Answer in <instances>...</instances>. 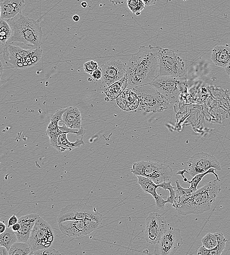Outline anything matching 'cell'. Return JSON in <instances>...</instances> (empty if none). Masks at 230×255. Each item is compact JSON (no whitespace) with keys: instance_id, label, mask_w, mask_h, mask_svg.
I'll return each mask as SVG.
<instances>
[{"instance_id":"1","label":"cell","mask_w":230,"mask_h":255,"mask_svg":"<svg viewBox=\"0 0 230 255\" xmlns=\"http://www.w3.org/2000/svg\"><path fill=\"white\" fill-rule=\"evenodd\" d=\"M160 48L152 45L142 46L132 55L127 65V88L150 84L159 76Z\"/></svg>"},{"instance_id":"2","label":"cell","mask_w":230,"mask_h":255,"mask_svg":"<svg viewBox=\"0 0 230 255\" xmlns=\"http://www.w3.org/2000/svg\"><path fill=\"white\" fill-rule=\"evenodd\" d=\"M219 181L211 180L189 195H176L172 207L180 215L200 214L209 210L221 190Z\"/></svg>"},{"instance_id":"3","label":"cell","mask_w":230,"mask_h":255,"mask_svg":"<svg viewBox=\"0 0 230 255\" xmlns=\"http://www.w3.org/2000/svg\"><path fill=\"white\" fill-rule=\"evenodd\" d=\"M6 21L11 29L10 38L6 44L20 43L29 48H40L43 32L38 21L21 13Z\"/></svg>"},{"instance_id":"4","label":"cell","mask_w":230,"mask_h":255,"mask_svg":"<svg viewBox=\"0 0 230 255\" xmlns=\"http://www.w3.org/2000/svg\"><path fill=\"white\" fill-rule=\"evenodd\" d=\"M40 48H25L14 44H6L3 47V58L10 67L25 68L36 64L42 58Z\"/></svg>"},{"instance_id":"5","label":"cell","mask_w":230,"mask_h":255,"mask_svg":"<svg viewBox=\"0 0 230 255\" xmlns=\"http://www.w3.org/2000/svg\"><path fill=\"white\" fill-rule=\"evenodd\" d=\"M139 100V110L156 113L166 109L169 101L150 84L131 88Z\"/></svg>"},{"instance_id":"6","label":"cell","mask_w":230,"mask_h":255,"mask_svg":"<svg viewBox=\"0 0 230 255\" xmlns=\"http://www.w3.org/2000/svg\"><path fill=\"white\" fill-rule=\"evenodd\" d=\"M130 171L134 176L148 178L156 184L169 181L173 174V170L169 165L151 161L133 163Z\"/></svg>"},{"instance_id":"7","label":"cell","mask_w":230,"mask_h":255,"mask_svg":"<svg viewBox=\"0 0 230 255\" xmlns=\"http://www.w3.org/2000/svg\"><path fill=\"white\" fill-rule=\"evenodd\" d=\"M67 220H92L102 223V217L91 205L75 203L66 205L60 211L57 218L58 223Z\"/></svg>"},{"instance_id":"8","label":"cell","mask_w":230,"mask_h":255,"mask_svg":"<svg viewBox=\"0 0 230 255\" xmlns=\"http://www.w3.org/2000/svg\"><path fill=\"white\" fill-rule=\"evenodd\" d=\"M186 83L184 76H158L150 83L170 102H177Z\"/></svg>"},{"instance_id":"9","label":"cell","mask_w":230,"mask_h":255,"mask_svg":"<svg viewBox=\"0 0 230 255\" xmlns=\"http://www.w3.org/2000/svg\"><path fill=\"white\" fill-rule=\"evenodd\" d=\"M159 60V76H184L186 73L185 63L174 51L161 48Z\"/></svg>"},{"instance_id":"10","label":"cell","mask_w":230,"mask_h":255,"mask_svg":"<svg viewBox=\"0 0 230 255\" xmlns=\"http://www.w3.org/2000/svg\"><path fill=\"white\" fill-rule=\"evenodd\" d=\"M53 240L52 227L40 216L34 225L27 242L32 253L39 250L48 248L51 246Z\"/></svg>"},{"instance_id":"11","label":"cell","mask_w":230,"mask_h":255,"mask_svg":"<svg viewBox=\"0 0 230 255\" xmlns=\"http://www.w3.org/2000/svg\"><path fill=\"white\" fill-rule=\"evenodd\" d=\"M180 230L178 228H169L155 244L153 254L173 255L183 245Z\"/></svg>"},{"instance_id":"12","label":"cell","mask_w":230,"mask_h":255,"mask_svg":"<svg viewBox=\"0 0 230 255\" xmlns=\"http://www.w3.org/2000/svg\"><path fill=\"white\" fill-rule=\"evenodd\" d=\"M186 173L192 178L198 174L206 172L211 168L221 170L220 163L213 155L204 152L194 154L187 162Z\"/></svg>"},{"instance_id":"13","label":"cell","mask_w":230,"mask_h":255,"mask_svg":"<svg viewBox=\"0 0 230 255\" xmlns=\"http://www.w3.org/2000/svg\"><path fill=\"white\" fill-rule=\"evenodd\" d=\"M101 223L92 220H67L58 223L61 232L68 237L87 235L97 230Z\"/></svg>"},{"instance_id":"14","label":"cell","mask_w":230,"mask_h":255,"mask_svg":"<svg viewBox=\"0 0 230 255\" xmlns=\"http://www.w3.org/2000/svg\"><path fill=\"white\" fill-rule=\"evenodd\" d=\"M167 229L164 217L157 212H151L145 220V239L148 243L155 244Z\"/></svg>"},{"instance_id":"15","label":"cell","mask_w":230,"mask_h":255,"mask_svg":"<svg viewBox=\"0 0 230 255\" xmlns=\"http://www.w3.org/2000/svg\"><path fill=\"white\" fill-rule=\"evenodd\" d=\"M102 83L107 87L122 79L127 72V66L119 59H112L102 64Z\"/></svg>"},{"instance_id":"16","label":"cell","mask_w":230,"mask_h":255,"mask_svg":"<svg viewBox=\"0 0 230 255\" xmlns=\"http://www.w3.org/2000/svg\"><path fill=\"white\" fill-rule=\"evenodd\" d=\"M135 177L137 178L138 183L143 191L151 195L153 198L156 208L160 210H163L167 202L166 200L163 199L161 195L157 193V184L148 178L139 175L135 176Z\"/></svg>"},{"instance_id":"17","label":"cell","mask_w":230,"mask_h":255,"mask_svg":"<svg viewBox=\"0 0 230 255\" xmlns=\"http://www.w3.org/2000/svg\"><path fill=\"white\" fill-rule=\"evenodd\" d=\"M25 6L24 0H3L0 3V19H12L21 13Z\"/></svg>"},{"instance_id":"18","label":"cell","mask_w":230,"mask_h":255,"mask_svg":"<svg viewBox=\"0 0 230 255\" xmlns=\"http://www.w3.org/2000/svg\"><path fill=\"white\" fill-rule=\"evenodd\" d=\"M40 217L36 214H29L19 218L20 230L16 232L18 241L28 242L31 232L36 220Z\"/></svg>"},{"instance_id":"19","label":"cell","mask_w":230,"mask_h":255,"mask_svg":"<svg viewBox=\"0 0 230 255\" xmlns=\"http://www.w3.org/2000/svg\"><path fill=\"white\" fill-rule=\"evenodd\" d=\"M118 106L124 111L138 109L139 100L136 93L131 88H126L116 99Z\"/></svg>"},{"instance_id":"20","label":"cell","mask_w":230,"mask_h":255,"mask_svg":"<svg viewBox=\"0 0 230 255\" xmlns=\"http://www.w3.org/2000/svg\"><path fill=\"white\" fill-rule=\"evenodd\" d=\"M61 122L68 128L77 131L83 129L80 112L76 106H70L65 108Z\"/></svg>"},{"instance_id":"21","label":"cell","mask_w":230,"mask_h":255,"mask_svg":"<svg viewBox=\"0 0 230 255\" xmlns=\"http://www.w3.org/2000/svg\"><path fill=\"white\" fill-rule=\"evenodd\" d=\"M65 110V108L57 110L51 116L50 123L47 128L46 133L49 138L51 146L53 148L55 146L58 136L64 132L59 128V122L61 121L62 116Z\"/></svg>"},{"instance_id":"22","label":"cell","mask_w":230,"mask_h":255,"mask_svg":"<svg viewBox=\"0 0 230 255\" xmlns=\"http://www.w3.org/2000/svg\"><path fill=\"white\" fill-rule=\"evenodd\" d=\"M211 59L216 66L225 68L230 60V47L215 46L212 50Z\"/></svg>"},{"instance_id":"23","label":"cell","mask_w":230,"mask_h":255,"mask_svg":"<svg viewBox=\"0 0 230 255\" xmlns=\"http://www.w3.org/2000/svg\"><path fill=\"white\" fill-rule=\"evenodd\" d=\"M73 133L71 131H64L59 135L57 137L54 149L59 152L65 151H71L74 149L84 145L82 136L80 139H77L74 142L69 141L67 138L68 133Z\"/></svg>"},{"instance_id":"24","label":"cell","mask_w":230,"mask_h":255,"mask_svg":"<svg viewBox=\"0 0 230 255\" xmlns=\"http://www.w3.org/2000/svg\"><path fill=\"white\" fill-rule=\"evenodd\" d=\"M128 85V78L126 75L122 79L107 87L105 94L110 101L117 98L127 88Z\"/></svg>"},{"instance_id":"25","label":"cell","mask_w":230,"mask_h":255,"mask_svg":"<svg viewBox=\"0 0 230 255\" xmlns=\"http://www.w3.org/2000/svg\"><path fill=\"white\" fill-rule=\"evenodd\" d=\"M218 243L216 247L212 249H208L204 246H201L197 250V255H220L226 247L227 240L224 234L219 231L216 232Z\"/></svg>"},{"instance_id":"26","label":"cell","mask_w":230,"mask_h":255,"mask_svg":"<svg viewBox=\"0 0 230 255\" xmlns=\"http://www.w3.org/2000/svg\"><path fill=\"white\" fill-rule=\"evenodd\" d=\"M18 241L16 232L7 227L4 232L0 234V246L5 247L9 251L11 246Z\"/></svg>"},{"instance_id":"27","label":"cell","mask_w":230,"mask_h":255,"mask_svg":"<svg viewBox=\"0 0 230 255\" xmlns=\"http://www.w3.org/2000/svg\"><path fill=\"white\" fill-rule=\"evenodd\" d=\"M32 251L29 244L25 242H16L8 251V255H31Z\"/></svg>"},{"instance_id":"28","label":"cell","mask_w":230,"mask_h":255,"mask_svg":"<svg viewBox=\"0 0 230 255\" xmlns=\"http://www.w3.org/2000/svg\"><path fill=\"white\" fill-rule=\"evenodd\" d=\"M11 35V29L7 22L0 19V41L3 47L6 44Z\"/></svg>"},{"instance_id":"29","label":"cell","mask_w":230,"mask_h":255,"mask_svg":"<svg viewBox=\"0 0 230 255\" xmlns=\"http://www.w3.org/2000/svg\"><path fill=\"white\" fill-rule=\"evenodd\" d=\"M216 170L214 168H211L206 172L197 174L194 177H193L192 179L188 181V183L190 184V187L194 191H196L197 189V187L200 181L202 180L203 178L207 174L209 173L213 174L215 177H216V179L220 181V179L219 178L218 175L215 173V171Z\"/></svg>"},{"instance_id":"30","label":"cell","mask_w":230,"mask_h":255,"mask_svg":"<svg viewBox=\"0 0 230 255\" xmlns=\"http://www.w3.org/2000/svg\"><path fill=\"white\" fill-rule=\"evenodd\" d=\"M129 10L136 16H139L145 8V3L142 0H127Z\"/></svg>"},{"instance_id":"31","label":"cell","mask_w":230,"mask_h":255,"mask_svg":"<svg viewBox=\"0 0 230 255\" xmlns=\"http://www.w3.org/2000/svg\"><path fill=\"white\" fill-rule=\"evenodd\" d=\"M203 246L208 249H212L216 247L218 243L216 232L215 233H208L202 239Z\"/></svg>"},{"instance_id":"32","label":"cell","mask_w":230,"mask_h":255,"mask_svg":"<svg viewBox=\"0 0 230 255\" xmlns=\"http://www.w3.org/2000/svg\"><path fill=\"white\" fill-rule=\"evenodd\" d=\"M158 187L162 188L165 190H168L169 191V196L167 198L166 201L167 203L173 204L174 202L175 198L176 196V189L175 187L171 185V181H167L161 182L157 184Z\"/></svg>"},{"instance_id":"33","label":"cell","mask_w":230,"mask_h":255,"mask_svg":"<svg viewBox=\"0 0 230 255\" xmlns=\"http://www.w3.org/2000/svg\"><path fill=\"white\" fill-rule=\"evenodd\" d=\"M175 183L177 186V188L176 189V195L179 196H183L191 194L195 192V191H194L190 187L187 188H184L181 187L179 180L178 179L176 180Z\"/></svg>"},{"instance_id":"34","label":"cell","mask_w":230,"mask_h":255,"mask_svg":"<svg viewBox=\"0 0 230 255\" xmlns=\"http://www.w3.org/2000/svg\"><path fill=\"white\" fill-rule=\"evenodd\" d=\"M99 67L96 61L91 60L85 62L83 64V69L85 72L91 75L93 72Z\"/></svg>"},{"instance_id":"35","label":"cell","mask_w":230,"mask_h":255,"mask_svg":"<svg viewBox=\"0 0 230 255\" xmlns=\"http://www.w3.org/2000/svg\"><path fill=\"white\" fill-rule=\"evenodd\" d=\"M31 255H61V254L55 249H43L33 252Z\"/></svg>"},{"instance_id":"36","label":"cell","mask_w":230,"mask_h":255,"mask_svg":"<svg viewBox=\"0 0 230 255\" xmlns=\"http://www.w3.org/2000/svg\"><path fill=\"white\" fill-rule=\"evenodd\" d=\"M92 77L96 80H99L102 78V72L101 67L95 70L91 75Z\"/></svg>"},{"instance_id":"37","label":"cell","mask_w":230,"mask_h":255,"mask_svg":"<svg viewBox=\"0 0 230 255\" xmlns=\"http://www.w3.org/2000/svg\"><path fill=\"white\" fill-rule=\"evenodd\" d=\"M19 219L16 215L11 216L8 220L7 227L10 228L12 226L18 222Z\"/></svg>"},{"instance_id":"38","label":"cell","mask_w":230,"mask_h":255,"mask_svg":"<svg viewBox=\"0 0 230 255\" xmlns=\"http://www.w3.org/2000/svg\"><path fill=\"white\" fill-rule=\"evenodd\" d=\"M185 172H186V169L184 168L183 170H180V171H178L177 173V175H181L182 176V177L183 178V181H185V182H188L189 180L184 176V174Z\"/></svg>"},{"instance_id":"39","label":"cell","mask_w":230,"mask_h":255,"mask_svg":"<svg viewBox=\"0 0 230 255\" xmlns=\"http://www.w3.org/2000/svg\"><path fill=\"white\" fill-rule=\"evenodd\" d=\"M145 4L147 6H152L154 5L157 0H142Z\"/></svg>"},{"instance_id":"40","label":"cell","mask_w":230,"mask_h":255,"mask_svg":"<svg viewBox=\"0 0 230 255\" xmlns=\"http://www.w3.org/2000/svg\"><path fill=\"white\" fill-rule=\"evenodd\" d=\"M10 228L15 232L18 231L20 229H21V225L18 222L13 226H12Z\"/></svg>"},{"instance_id":"41","label":"cell","mask_w":230,"mask_h":255,"mask_svg":"<svg viewBox=\"0 0 230 255\" xmlns=\"http://www.w3.org/2000/svg\"><path fill=\"white\" fill-rule=\"evenodd\" d=\"M8 251L4 246H0V255H8Z\"/></svg>"},{"instance_id":"42","label":"cell","mask_w":230,"mask_h":255,"mask_svg":"<svg viewBox=\"0 0 230 255\" xmlns=\"http://www.w3.org/2000/svg\"><path fill=\"white\" fill-rule=\"evenodd\" d=\"M127 0H109L114 5H120L124 3Z\"/></svg>"},{"instance_id":"43","label":"cell","mask_w":230,"mask_h":255,"mask_svg":"<svg viewBox=\"0 0 230 255\" xmlns=\"http://www.w3.org/2000/svg\"><path fill=\"white\" fill-rule=\"evenodd\" d=\"M7 227L2 222H0V234L5 231Z\"/></svg>"},{"instance_id":"44","label":"cell","mask_w":230,"mask_h":255,"mask_svg":"<svg viewBox=\"0 0 230 255\" xmlns=\"http://www.w3.org/2000/svg\"><path fill=\"white\" fill-rule=\"evenodd\" d=\"M225 71L227 74L230 76V60L227 67L225 68Z\"/></svg>"},{"instance_id":"45","label":"cell","mask_w":230,"mask_h":255,"mask_svg":"<svg viewBox=\"0 0 230 255\" xmlns=\"http://www.w3.org/2000/svg\"><path fill=\"white\" fill-rule=\"evenodd\" d=\"M72 19L74 22H78L79 21L80 17L78 15H74Z\"/></svg>"},{"instance_id":"46","label":"cell","mask_w":230,"mask_h":255,"mask_svg":"<svg viewBox=\"0 0 230 255\" xmlns=\"http://www.w3.org/2000/svg\"><path fill=\"white\" fill-rule=\"evenodd\" d=\"M81 6L83 8H85L87 6V3L86 1H82L81 3Z\"/></svg>"},{"instance_id":"47","label":"cell","mask_w":230,"mask_h":255,"mask_svg":"<svg viewBox=\"0 0 230 255\" xmlns=\"http://www.w3.org/2000/svg\"><path fill=\"white\" fill-rule=\"evenodd\" d=\"M0 77L1 76V75H2V71H3V66H2V63L0 61Z\"/></svg>"},{"instance_id":"48","label":"cell","mask_w":230,"mask_h":255,"mask_svg":"<svg viewBox=\"0 0 230 255\" xmlns=\"http://www.w3.org/2000/svg\"></svg>"}]
</instances>
